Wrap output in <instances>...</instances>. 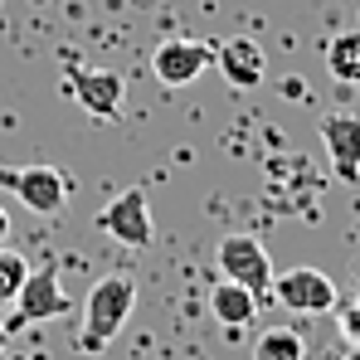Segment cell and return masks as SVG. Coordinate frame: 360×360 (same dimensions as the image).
<instances>
[{
    "instance_id": "obj_1",
    "label": "cell",
    "mask_w": 360,
    "mask_h": 360,
    "mask_svg": "<svg viewBox=\"0 0 360 360\" xmlns=\"http://www.w3.org/2000/svg\"><path fill=\"white\" fill-rule=\"evenodd\" d=\"M136 307V278L131 273H108L93 283V292L83 302V326H78V351L98 356L112 336H122V326L131 321Z\"/></svg>"
},
{
    "instance_id": "obj_2",
    "label": "cell",
    "mask_w": 360,
    "mask_h": 360,
    "mask_svg": "<svg viewBox=\"0 0 360 360\" xmlns=\"http://www.w3.org/2000/svg\"><path fill=\"white\" fill-rule=\"evenodd\" d=\"M214 268H219L224 283H239L253 297H268L273 292V278H278L268 248L253 239V234H224L219 248H214Z\"/></svg>"
},
{
    "instance_id": "obj_3",
    "label": "cell",
    "mask_w": 360,
    "mask_h": 360,
    "mask_svg": "<svg viewBox=\"0 0 360 360\" xmlns=\"http://www.w3.org/2000/svg\"><path fill=\"white\" fill-rule=\"evenodd\" d=\"M73 311V297L63 292L59 268L44 263L39 273L30 268L20 297H15V321H5V331H20V326H34V321H54V316H68Z\"/></svg>"
},
{
    "instance_id": "obj_4",
    "label": "cell",
    "mask_w": 360,
    "mask_h": 360,
    "mask_svg": "<svg viewBox=\"0 0 360 360\" xmlns=\"http://www.w3.org/2000/svg\"><path fill=\"white\" fill-rule=\"evenodd\" d=\"M0 185L34 214H59L68 205V176L54 166H0Z\"/></svg>"
},
{
    "instance_id": "obj_5",
    "label": "cell",
    "mask_w": 360,
    "mask_h": 360,
    "mask_svg": "<svg viewBox=\"0 0 360 360\" xmlns=\"http://www.w3.org/2000/svg\"><path fill=\"white\" fill-rule=\"evenodd\" d=\"M98 229H103L108 239L127 243V248H151V239H156V224H151L146 190H141V185H131V190L112 195V200L98 210Z\"/></svg>"
},
{
    "instance_id": "obj_6",
    "label": "cell",
    "mask_w": 360,
    "mask_h": 360,
    "mask_svg": "<svg viewBox=\"0 0 360 360\" xmlns=\"http://www.w3.org/2000/svg\"><path fill=\"white\" fill-rule=\"evenodd\" d=\"M268 297H278V307H288L297 316H316V311H331L336 307V283L321 268H288V273L273 278V292Z\"/></svg>"
},
{
    "instance_id": "obj_7",
    "label": "cell",
    "mask_w": 360,
    "mask_h": 360,
    "mask_svg": "<svg viewBox=\"0 0 360 360\" xmlns=\"http://www.w3.org/2000/svg\"><path fill=\"white\" fill-rule=\"evenodd\" d=\"M205 68H214V44H205V39H161L156 49H151V73L166 83V88H190Z\"/></svg>"
},
{
    "instance_id": "obj_8",
    "label": "cell",
    "mask_w": 360,
    "mask_h": 360,
    "mask_svg": "<svg viewBox=\"0 0 360 360\" xmlns=\"http://www.w3.org/2000/svg\"><path fill=\"white\" fill-rule=\"evenodd\" d=\"M63 83H68V98L98 122H112L122 112V103H127V83L112 68H68Z\"/></svg>"
},
{
    "instance_id": "obj_9",
    "label": "cell",
    "mask_w": 360,
    "mask_h": 360,
    "mask_svg": "<svg viewBox=\"0 0 360 360\" xmlns=\"http://www.w3.org/2000/svg\"><path fill=\"white\" fill-rule=\"evenodd\" d=\"M321 141H326V156H331V171L341 180H360V117L351 112H331L321 122Z\"/></svg>"
},
{
    "instance_id": "obj_10",
    "label": "cell",
    "mask_w": 360,
    "mask_h": 360,
    "mask_svg": "<svg viewBox=\"0 0 360 360\" xmlns=\"http://www.w3.org/2000/svg\"><path fill=\"white\" fill-rule=\"evenodd\" d=\"M214 68L224 73V83L229 88H258L263 83V73H268V59H263V49L253 44V39H224V44H214Z\"/></svg>"
},
{
    "instance_id": "obj_11",
    "label": "cell",
    "mask_w": 360,
    "mask_h": 360,
    "mask_svg": "<svg viewBox=\"0 0 360 360\" xmlns=\"http://www.w3.org/2000/svg\"><path fill=\"white\" fill-rule=\"evenodd\" d=\"M210 311H214L219 326L243 331V326L258 316V297H253L248 288H239V283H214V292H210Z\"/></svg>"
},
{
    "instance_id": "obj_12",
    "label": "cell",
    "mask_w": 360,
    "mask_h": 360,
    "mask_svg": "<svg viewBox=\"0 0 360 360\" xmlns=\"http://www.w3.org/2000/svg\"><path fill=\"white\" fill-rule=\"evenodd\" d=\"M326 73L346 88H360V30L331 34L326 39Z\"/></svg>"
},
{
    "instance_id": "obj_13",
    "label": "cell",
    "mask_w": 360,
    "mask_h": 360,
    "mask_svg": "<svg viewBox=\"0 0 360 360\" xmlns=\"http://www.w3.org/2000/svg\"><path fill=\"white\" fill-rule=\"evenodd\" d=\"M253 360H307V341L292 326H273L253 341Z\"/></svg>"
},
{
    "instance_id": "obj_14",
    "label": "cell",
    "mask_w": 360,
    "mask_h": 360,
    "mask_svg": "<svg viewBox=\"0 0 360 360\" xmlns=\"http://www.w3.org/2000/svg\"><path fill=\"white\" fill-rule=\"evenodd\" d=\"M25 278H30V263H25L15 248H0V311L15 307L20 288H25Z\"/></svg>"
},
{
    "instance_id": "obj_15",
    "label": "cell",
    "mask_w": 360,
    "mask_h": 360,
    "mask_svg": "<svg viewBox=\"0 0 360 360\" xmlns=\"http://www.w3.org/2000/svg\"><path fill=\"white\" fill-rule=\"evenodd\" d=\"M341 326H346V336H360V307H351V311L341 316Z\"/></svg>"
},
{
    "instance_id": "obj_16",
    "label": "cell",
    "mask_w": 360,
    "mask_h": 360,
    "mask_svg": "<svg viewBox=\"0 0 360 360\" xmlns=\"http://www.w3.org/2000/svg\"><path fill=\"white\" fill-rule=\"evenodd\" d=\"M5 239H10V214H5V205H0V248H5Z\"/></svg>"
}]
</instances>
